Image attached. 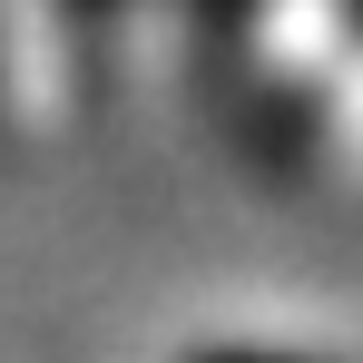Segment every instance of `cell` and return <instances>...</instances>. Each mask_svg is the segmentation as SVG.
Instances as JSON below:
<instances>
[{"mask_svg":"<svg viewBox=\"0 0 363 363\" xmlns=\"http://www.w3.org/2000/svg\"><path fill=\"white\" fill-rule=\"evenodd\" d=\"M216 363H295V354H216Z\"/></svg>","mask_w":363,"mask_h":363,"instance_id":"1","label":"cell"}]
</instances>
